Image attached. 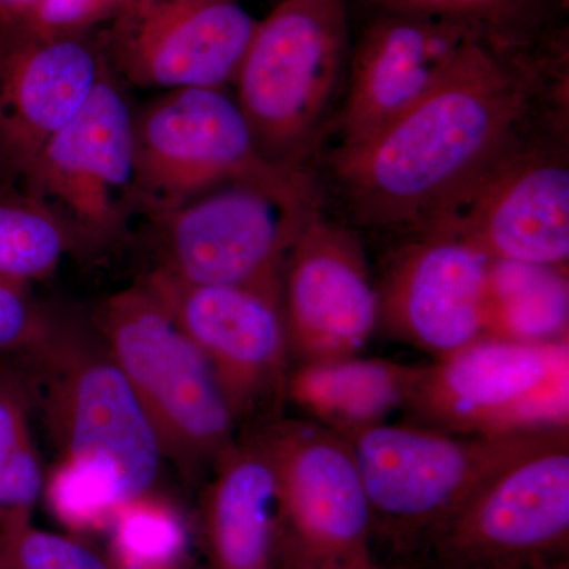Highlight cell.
I'll return each instance as SVG.
<instances>
[{"instance_id": "obj_5", "label": "cell", "mask_w": 569, "mask_h": 569, "mask_svg": "<svg viewBox=\"0 0 569 569\" xmlns=\"http://www.w3.org/2000/svg\"><path fill=\"white\" fill-rule=\"evenodd\" d=\"M96 323L151 422L163 458L189 479L211 473L233 447L238 422L200 348L142 283L110 296Z\"/></svg>"}, {"instance_id": "obj_8", "label": "cell", "mask_w": 569, "mask_h": 569, "mask_svg": "<svg viewBox=\"0 0 569 569\" xmlns=\"http://www.w3.org/2000/svg\"><path fill=\"white\" fill-rule=\"evenodd\" d=\"M406 407L417 425L497 437L565 429L569 417V343L479 337L421 366Z\"/></svg>"}, {"instance_id": "obj_10", "label": "cell", "mask_w": 569, "mask_h": 569, "mask_svg": "<svg viewBox=\"0 0 569 569\" xmlns=\"http://www.w3.org/2000/svg\"><path fill=\"white\" fill-rule=\"evenodd\" d=\"M26 192L62 217L80 247L121 238L141 211L134 112L110 66L84 107L52 134L21 176Z\"/></svg>"}, {"instance_id": "obj_15", "label": "cell", "mask_w": 569, "mask_h": 569, "mask_svg": "<svg viewBox=\"0 0 569 569\" xmlns=\"http://www.w3.org/2000/svg\"><path fill=\"white\" fill-rule=\"evenodd\" d=\"M486 41L458 22L373 11L351 44L337 148L358 144L406 114Z\"/></svg>"}, {"instance_id": "obj_3", "label": "cell", "mask_w": 569, "mask_h": 569, "mask_svg": "<svg viewBox=\"0 0 569 569\" xmlns=\"http://www.w3.org/2000/svg\"><path fill=\"white\" fill-rule=\"evenodd\" d=\"M20 356L61 462L96 479L116 508L151 492L162 449L102 340L50 325Z\"/></svg>"}, {"instance_id": "obj_32", "label": "cell", "mask_w": 569, "mask_h": 569, "mask_svg": "<svg viewBox=\"0 0 569 569\" xmlns=\"http://www.w3.org/2000/svg\"><path fill=\"white\" fill-rule=\"evenodd\" d=\"M568 3H569V0H559V6H560V9L561 10H567L568 9Z\"/></svg>"}, {"instance_id": "obj_1", "label": "cell", "mask_w": 569, "mask_h": 569, "mask_svg": "<svg viewBox=\"0 0 569 569\" xmlns=\"http://www.w3.org/2000/svg\"><path fill=\"white\" fill-rule=\"evenodd\" d=\"M539 59L481 41L406 114L336 148L332 179L355 222L411 238L440 230L526 140L542 84Z\"/></svg>"}, {"instance_id": "obj_30", "label": "cell", "mask_w": 569, "mask_h": 569, "mask_svg": "<svg viewBox=\"0 0 569 569\" xmlns=\"http://www.w3.org/2000/svg\"><path fill=\"white\" fill-rule=\"evenodd\" d=\"M40 0H0V24H20Z\"/></svg>"}, {"instance_id": "obj_26", "label": "cell", "mask_w": 569, "mask_h": 569, "mask_svg": "<svg viewBox=\"0 0 569 569\" xmlns=\"http://www.w3.org/2000/svg\"><path fill=\"white\" fill-rule=\"evenodd\" d=\"M0 569H116L80 539L37 529H0Z\"/></svg>"}, {"instance_id": "obj_23", "label": "cell", "mask_w": 569, "mask_h": 569, "mask_svg": "<svg viewBox=\"0 0 569 569\" xmlns=\"http://www.w3.org/2000/svg\"><path fill=\"white\" fill-rule=\"evenodd\" d=\"M373 11L458 22L501 51L535 54L550 43L559 0H362ZM561 10V9H560Z\"/></svg>"}, {"instance_id": "obj_31", "label": "cell", "mask_w": 569, "mask_h": 569, "mask_svg": "<svg viewBox=\"0 0 569 569\" xmlns=\"http://www.w3.org/2000/svg\"><path fill=\"white\" fill-rule=\"evenodd\" d=\"M116 569H181L171 565V567H121V565H114Z\"/></svg>"}, {"instance_id": "obj_25", "label": "cell", "mask_w": 569, "mask_h": 569, "mask_svg": "<svg viewBox=\"0 0 569 569\" xmlns=\"http://www.w3.org/2000/svg\"><path fill=\"white\" fill-rule=\"evenodd\" d=\"M112 527V563L121 567H171L186 548L181 520L151 493L116 509Z\"/></svg>"}, {"instance_id": "obj_6", "label": "cell", "mask_w": 569, "mask_h": 569, "mask_svg": "<svg viewBox=\"0 0 569 569\" xmlns=\"http://www.w3.org/2000/svg\"><path fill=\"white\" fill-rule=\"evenodd\" d=\"M348 0H280L258 21L236 77V102L258 151L305 170L351 54Z\"/></svg>"}, {"instance_id": "obj_18", "label": "cell", "mask_w": 569, "mask_h": 569, "mask_svg": "<svg viewBox=\"0 0 569 569\" xmlns=\"http://www.w3.org/2000/svg\"><path fill=\"white\" fill-rule=\"evenodd\" d=\"M490 260L458 234L413 236L378 290V325L437 359L485 336Z\"/></svg>"}, {"instance_id": "obj_20", "label": "cell", "mask_w": 569, "mask_h": 569, "mask_svg": "<svg viewBox=\"0 0 569 569\" xmlns=\"http://www.w3.org/2000/svg\"><path fill=\"white\" fill-rule=\"evenodd\" d=\"M421 366L358 356L296 366L287 397L316 425L350 440L406 407Z\"/></svg>"}, {"instance_id": "obj_22", "label": "cell", "mask_w": 569, "mask_h": 569, "mask_svg": "<svg viewBox=\"0 0 569 569\" xmlns=\"http://www.w3.org/2000/svg\"><path fill=\"white\" fill-rule=\"evenodd\" d=\"M32 408V383L24 362H0V529L31 523L44 490Z\"/></svg>"}, {"instance_id": "obj_2", "label": "cell", "mask_w": 569, "mask_h": 569, "mask_svg": "<svg viewBox=\"0 0 569 569\" xmlns=\"http://www.w3.org/2000/svg\"><path fill=\"white\" fill-rule=\"evenodd\" d=\"M565 429L479 437L422 425L369 427L346 440L365 485L373 546L408 569L438 531L505 468Z\"/></svg>"}, {"instance_id": "obj_12", "label": "cell", "mask_w": 569, "mask_h": 569, "mask_svg": "<svg viewBox=\"0 0 569 569\" xmlns=\"http://www.w3.org/2000/svg\"><path fill=\"white\" fill-rule=\"evenodd\" d=\"M141 211H168L213 187L279 170L258 151L223 89L168 91L134 114Z\"/></svg>"}, {"instance_id": "obj_24", "label": "cell", "mask_w": 569, "mask_h": 569, "mask_svg": "<svg viewBox=\"0 0 569 569\" xmlns=\"http://www.w3.org/2000/svg\"><path fill=\"white\" fill-rule=\"evenodd\" d=\"M78 249L77 236L50 206L24 189L0 186V279H47Z\"/></svg>"}, {"instance_id": "obj_19", "label": "cell", "mask_w": 569, "mask_h": 569, "mask_svg": "<svg viewBox=\"0 0 569 569\" xmlns=\"http://www.w3.org/2000/svg\"><path fill=\"white\" fill-rule=\"evenodd\" d=\"M204 569H276L274 473L253 436L209 473L201 503Z\"/></svg>"}, {"instance_id": "obj_7", "label": "cell", "mask_w": 569, "mask_h": 569, "mask_svg": "<svg viewBox=\"0 0 569 569\" xmlns=\"http://www.w3.org/2000/svg\"><path fill=\"white\" fill-rule=\"evenodd\" d=\"M276 485V569H392L377 556L361 475L343 438L276 418L252 433Z\"/></svg>"}, {"instance_id": "obj_11", "label": "cell", "mask_w": 569, "mask_h": 569, "mask_svg": "<svg viewBox=\"0 0 569 569\" xmlns=\"http://www.w3.org/2000/svg\"><path fill=\"white\" fill-rule=\"evenodd\" d=\"M140 283L200 348L238 425L280 417L290 377L282 291L186 283L156 271Z\"/></svg>"}, {"instance_id": "obj_4", "label": "cell", "mask_w": 569, "mask_h": 569, "mask_svg": "<svg viewBox=\"0 0 569 569\" xmlns=\"http://www.w3.org/2000/svg\"><path fill=\"white\" fill-rule=\"evenodd\" d=\"M320 204L312 176L279 168L152 213L157 264L179 282L282 291L288 254Z\"/></svg>"}, {"instance_id": "obj_14", "label": "cell", "mask_w": 569, "mask_h": 569, "mask_svg": "<svg viewBox=\"0 0 569 569\" xmlns=\"http://www.w3.org/2000/svg\"><path fill=\"white\" fill-rule=\"evenodd\" d=\"M282 313L296 366L355 356L378 326L380 298L353 231L317 213L284 261Z\"/></svg>"}, {"instance_id": "obj_9", "label": "cell", "mask_w": 569, "mask_h": 569, "mask_svg": "<svg viewBox=\"0 0 569 569\" xmlns=\"http://www.w3.org/2000/svg\"><path fill=\"white\" fill-rule=\"evenodd\" d=\"M569 565V440L523 456L460 509L408 569H556Z\"/></svg>"}, {"instance_id": "obj_13", "label": "cell", "mask_w": 569, "mask_h": 569, "mask_svg": "<svg viewBox=\"0 0 569 569\" xmlns=\"http://www.w3.org/2000/svg\"><path fill=\"white\" fill-rule=\"evenodd\" d=\"M104 24L112 73L168 92L234 84L258 21L238 0H126Z\"/></svg>"}, {"instance_id": "obj_28", "label": "cell", "mask_w": 569, "mask_h": 569, "mask_svg": "<svg viewBox=\"0 0 569 569\" xmlns=\"http://www.w3.org/2000/svg\"><path fill=\"white\" fill-rule=\"evenodd\" d=\"M50 318L33 301L31 283L0 279V353L31 350L50 329Z\"/></svg>"}, {"instance_id": "obj_27", "label": "cell", "mask_w": 569, "mask_h": 569, "mask_svg": "<svg viewBox=\"0 0 569 569\" xmlns=\"http://www.w3.org/2000/svg\"><path fill=\"white\" fill-rule=\"evenodd\" d=\"M47 493L56 515L78 530L110 526L118 509L96 479L63 462L51 475Z\"/></svg>"}, {"instance_id": "obj_17", "label": "cell", "mask_w": 569, "mask_h": 569, "mask_svg": "<svg viewBox=\"0 0 569 569\" xmlns=\"http://www.w3.org/2000/svg\"><path fill=\"white\" fill-rule=\"evenodd\" d=\"M108 62L99 40L0 24V176L21 179L84 107Z\"/></svg>"}, {"instance_id": "obj_21", "label": "cell", "mask_w": 569, "mask_h": 569, "mask_svg": "<svg viewBox=\"0 0 569 569\" xmlns=\"http://www.w3.org/2000/svg\"><path fill=\"white\" fill-rule=\"evenodd\" d=\"M568 269L490 260L485 336L522 343L568 340Z\"/></svg>"}, {"instance_id": "obj_16", "label": "cell", "mask_w": 569, "mask_h": 569, "mask_svg": "<svg viewBox=\"0 0 569 569\" xmlns=\"http://www.w3.org/2000/svg\"><path fill=\"white\" fill-rule=\"evenodd\" d=\"M438 231L458 234L489 260L568 269L567 152L527 137Z\"/></svg>"}, {"instance_id": "obj_29", "label": "cell", "mask_w": 569, "mask_h": 569, "mask_svg": "<svg viewBox=\"0 0 569 569\" xmlns=\"http://www.w3.org/2000/svg\"><path fill=\"white\" fill-rule=\"evenodd\" d=\"M126 0H40L20 26L43 36H81L104 24Z\"/></svg>"}]
</instances>
